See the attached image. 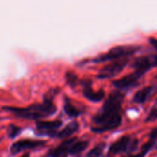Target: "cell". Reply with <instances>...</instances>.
<instances>
[{
	"mask_svg": "<svg viewBox=\"0 0 157 157\" xmlns=\"http://www.w3.org/2000/svg\"><path fill=\"white\" fill-rule=\"evenodd\" d=\"M140 48L136 46H116L109 50V52L106 54H102L93 60L94 63H104L106 61H110L114 59H118L121 57H125L128 55H132Z\"/></svg>",
	"mask_w": 157,
	"mask_h": 157,
	"instance_id": "3",
	"label": "cell"
},
{
	"mask_svg": "<svg viewBox=\"0 0 157 157\" xmlns=\"http://www.w3.org/2000/svg\"><path fill=\"white\" fill-rule=\"evenodd\" d=\"M149 41H150V43H151L154 47H155V48L157 49V39L152 38V39H150V40H149Z\"/></svg>",
	"mask_w": 157,
	"mask_h": 157,
	"instance_id": "22",
	"label": "cell"
},
{
	"mask_svg": "<svg viewBox=\"0 0 157 157\" xmlns=\"http://www.w3.org/2000/svg\"><path fill=\"white\" fill-rule=\"evenodd\" d=\"M3 109L13 113L16 117L27 120H40L53 115L56 112V107L52 103H34L25 108L3 107Z\"/></svg>",
	"mask_w": 157,
	"mask_h": 157,
	"instance_id": "2",
	"label": "cell"
},
{
	"mask_svg": "<svg viewBox=\"0 0 157 157\" xmlns=\"http://www.w3.org/2000/svg\"><path fill=\"white\" fill-rule=\"evenodd\" d=\"M152 90H153L152 86H146L144 89L139 90L138 92L135 93V95L133 97V101L137 104H144L147 100Z\"/></svg>",
	"mask_w": 157,
	"mask_h": 157,
	"instance_id": "13",
	"label": "cell"
},
{
	"mask_svg": "<svg viewBox=\"0 0 157 157\" xmlns=\"http://www.w3.org/2000/svg\"><path fill=\"white\" fill-rule=\"evenodd\" d=\"M76 142V139H69L63 142L57 148L52 150L49 154L51 157H67L69 154V150L74 143Z\"/></svg>",
	"mask_w": 157,
	"mask_h": 157,
	"instance_id": "9",
	"label": "cell"
},
{
	"mask_svg": "<svg viewBox=\"0 0 157 157\" xmlns=\"http://www.w3.org/2000/svg\"><path fill=\"white\" fill-rule=\"evenodd\" d=\"M37 129L41 132L42 135L54 136L55 131L61 127V121H37Z\"/></svg>",
	"mask_w": 157,
	"mask_h": 157,
	"instance_id": "8",
	"label": "cell"
},
{
	"mask_svg": "<svg viewBox=\"0 0 157 157\" xmlns=\"http://www.w3.org/2000/svg\"><path fill=\"white\" fill-rule=\"evenodd\" d=\"M144 73L141 72V71H135L133 73H132L131 75H128L121 79H118L116 81L113 82V86H116L117 88H121V89H125V88H129L132 87L133 86H135L138 83V80L143 76Z\"/></svg>",
	"mask_w": 157,
	"mask_h": 157,
	"instance_id": "6",
	"label": "cell"
},
{
	"mask_svg": "<svg viewBox=\"0 0 157 157\" xmlns=\"http://www.w3.org/2000/svg\"><path fill=\"white\" fill-rule=\"evenodd\" d=\"M45 144H46V142H44V141H34V140H28V139L20 140V141L14 143L11 145L10 152L12 155H17V154L20 153L21 151L38 148L40 146L44 145Z\"/></svg>",
	"mask_w": 157,
	"mask_h": 157,
	"instance_id": "5",
	"label": "cell"
},
{
	"mask_svg": "<svg viewBox=\"0 0 157 157\" xmlns=\"http://www.w3.org/2000/svg\"><path fill=\"white\" fill-rule=\"evenodd\" d=\"M84 96L87 99H89V100H91L93 102H99V101H101L105 98V93H104L103 90H99L98 92H95L91 88V86L88 85V86H85Z\"/></svg>",
	"mask_w": 157,
	"mask_h": 157,
	"instance_id": "11",
	"label": "cell"
},
{
	"mask_svg": "<svg viewBox=\"0 0 157 157\" xmlns=\"http://www.w3.org/2000/svg\"><path fill=\"white\" fill-rule=\"evenodd\" d=\"M131 142V138L129 136H123L112 144L109 147V153L110 155H117L119 153L125 152L129 149V144Z\"/></svg>",
	"mask_w": 157,
	"mask_h": 157,
	"instance_id": "10",
	"label": "cell"
},
{
	"mask_svg": "<svg viewBox=\"0 0 157 157\" xmlns=\"http://www.w3.org/2000/svg\"><path fill=\"white\" fill-rule=\"evenodd\" d=\"M79 129V123L77 121H72L68 125H66L60 132H58L57 136L61 139L68 138L72 136L75 132H76Z\"/></svg>",
	"mask_w": 157,
	"mask_h": 157,
	"instance_id": "12",
	"label": "cell"
},
{
	"mask_svg": "<svg viewBox=\"0 0 157 157\" xmlns=\"http://www.w3.org/2000/svg\"><path fill=\"white\" fill-rule=\"evenodd\" d=\"M21 129L16 125H13V124H10L9 125V128H8V136L10 138H16L19 132H20Z\"/></svg>",
	"mask_w": 157,
	"mask_h": 157,
	"instance_id": "19",
	"label": "cell"
},
{
	"mask_svg": "<svg viewBox=\"0 0 157 157\" xmlns=\"http://www.w3.org/2000/svg\"><path fill=\"white\" fill-rule=\"evenodd\" d=\"M128 62H129L128 59H121L119 61L113 62L110 64L106 65L99 71L98 77L100 79H107L119 75L125 68Z\"/></svg>",
	"mask_w": 157,
	"mask_h": 157,
	"instance_id": "4",
	"label": "cell"
},
{
	"mask_svg": "<svg viewBox=\"0 0 157 157\" xmlns=\"http://www.w3.org/2000/svg\"><path fill=\"white\" fill-rule=\"evenodd\" d=\"M20 157H29V154H25V155H23L22 156Z\"/></svg>",
	"mask_w": 157,
	"mask_h": 157,
	"instance_id": "23",
	"label": "cell"
},
{
	"mask_svg": "<svg viewBox=\"0 0 157 157\" xmlns=\"http://www.w3.org/2000/svg\"><path fill=\"white\" fill-rule=\"evenodd\" d=\"M123 100L124 94L119 91L110 93L100 111L93 119L95 126L92 127V131L94 132L101 133L121 126L122 121L121 110Z\"/></svg>",
	"mask_w": 157,
	"mask_h": 157,
	"instance_id": "1",
	"label": "cell"
},
{
	"mask_svg": "<svg viewBox=\"0 0 157 157\" xmlns=\"http://www.w3.org/2000/svg\"><path fill=\"white\" fill-rule=\"evenodd\" d=\"M64 111L69 117H72V118L77 117L81 114V111L77 109L75 106H73V104L71 103L68 98H65L64 99Z\"/></svg>",
	"mask_w": 157,
	"mask_h": 157,
	"instance_id": "15",
	"label": "cell"
},
{
	"mask_svg": "<svg viewBox=\"0 0 157 157\" xmlns=\"http://www.w3.org/2000/svg\"><path fill=\"white\" fill-rule=\"evenodd\" d=\"M87 145H88V142H86V141L75 142L71 146V148L69 150V154L72 155H78L86 150Z\"/></svg>",
	"mask_w": 157,
	"mask_h": 157,
	"instance_id": "14",
	"label": "cell"
},
{
	"mask_svg": "<svg viewBox=\"0 0 157 157\" xmlns=\"http://www.w3.org/2000/svg\"><path fill=\"white\" fill-rule=\"evenodd\" d=\"M59 93V89L57 88H52L50 89L45 95H44V98L43 101L44 102H49V103H52V99L53 98Z\"/></svg>",
	"mask_w": 157,
	"mask_h": 157,
	"instance_id": "17",
	"label": "cell"
},
{
	"mask_svg": "<svg viewBox=\"0 0 157 157\" xmlns=\"http://www.w3.org/2000/svg\"><path fill=\"white\" fill-rule=\"evenodd\" d=\"M155 120H157V100L155 102V105L154 106L151 112L149 113V115L146 119V121H154Z\"/></svg>",
	"mask_w": 157,
	"mask_h": 157,
	"instance_id": "20",
	"label": "cell"
},
{
	"mask_svg": "<svg viewBox=\"0 0 157 157\" xmlns=\"http://www.w3.org/2000/svg\"><path fill=\"white\" fill-rule=\"evenodd\" d=\"M155 66H157V54L137 58L132 63V67L136 71H141L144 73Z\"/></svg>",
	"mask_w": 157,
	"mask_h": 157,
	"instance_id": "7",
	"label": "cell"
},
{
	"mask_svg": "<svg viewBox=\"0 0 157 157\" xmlns=\"http://www.w3.org/2000/svg\"><path fill=\"white\" fill-rule=\"evenodd\" d=\"M65 78H66V81H67V84L69 86H71L72 87H75L77 84V76L72 73V72H67L66 75H65Z\"/></svg>",
	"mask_w": 157,
	"mask_h": 157,
	"instance_id": "18",
	"label": "cell"
},
{
	"mask_svg": "<svg viewBox=\"0 0 157 157\" xmlns=\"http://www.w3.org/2000/svg\"><path fill=\"white\" fill-rule=\"evenodd\" d=\"M146 154H147V153H146L145 151L142 150V151H141L139 154H137V155H129V156L127 157H144Z\"/></svg>",
	"mask_w": 157,
	"mask_h": 157,
	"instance_id": "21",
	"label": "cell"
},
{
	"mask_svg": "<svg viewBox=\"0 0 157 157\" xmlns=\"http://www.w3.org/2000/svg\"><path fill=\"white\" fill-rule=\"evenodd\" d=\"M106 147V144L105 143H100L98 145H96L91 151L88 152L86 157H100L104 149Z\"/></svg>",
	"mask_w": 157,
	"mask_h": 157,
	"instance_id": "16",
	"label": "cell"
}]
</instances>
